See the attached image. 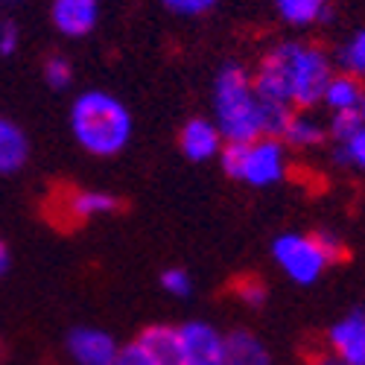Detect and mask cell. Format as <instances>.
<instances>
[{"label":"cell","mask_w":365,"mask_h":365,"mask_svg":"<svg viewBox=\"0 0 365 365\" xmlns=\"http://www.w3.org/2000/svg\"><path fill=\"white\" fill-rule=\"evenodd\" d=\"M71 132L88 155L111 158L132 140V114L108 91H85L71 106Z\"/></svg>","instance_id":"obj_1"},{"label":"cell","mask_w":365,"mask_h":365,"mask_svg":"<svg viewBox=\"0 0 365 365\" xmlns=\"http://www.w3.org/2000/svg\"><path fill=\"white\" fill-rule=\"evenodd\" d=\"M214 126L225 143H252L260 132V100L252 73L242 65H222L214 79Z\"/></svg>","instance_id":"obj_2"},{"label":"cell","mask_w":365,"mask_h":365,"mask_svg":"<svg viewBox=\"0 0 365 365\" xmlns=\"http://www.w3.org/2000/svg\"><path fill=\"white\" fill-rule=\"evenodd\" d=\"M287 85H289V100L298 108H313L322 103L324 88L333 79V65L322 47L301 44V41H284L278 44Z\"/></svg>","instance_id":"obj_3"},{"label":"cell","mask_w":365,"mask_h":365,"mask_svg":"<svg viewBox=\"0 0 365 365\" xmlns=\"http://www.w3.org/2000/svg\"><path fill=\"white\" fill-rule=\"evenodd\" d=\"M272 257H275L284 275L301 287L316 284L327 269V260L313 234H281L272 242Z\"/></svg>","instance_id":"obj_4"},{"label":"cell","mask_w":365,"mask_h":365,"mask_svg":"<svg viewBox=\"0 0 365 365\" xmlns=\"http://www.w3.org/2000/svg\"><path fill=\"white\" fill-rule=\"evenodd\" d=\"M287 173V149L278 138H257L246 143V164H242V178L252 187H269L281 181Z\"/></svg>","instance_id":"obj_5"},{"label":"cell","mask_w":365,"mask_h":365,"mask_svg":"<svg viewBox=\"0 0 365 365\" xmlns=\"http://www.w3.org/2000/svg\"><path fill=\"white\" fill-rule=\"evenodd\" d=\"M185 365H225V336L207 322H187L178 327Z\"/></svg>","instance_id":"obj_6"},{"label":"cell","mask_w":365,"mask_h":365,"mask_svg":"<svg viewBox=\"0 0 365 365\" xmlns=\"http://www.w3.org/2000/svg\"><path fill=\"white\" fill-rule=\"evenodd\" d=\"M68 354L76 365H114L120 348L111 333L100 327H73L68 336Z\"/></svg>","instance_id":"obj_7"},{"label":"cell","mask_w":365,"mask_h":365,"mask_svg":"<svg viewBox=\"0 0 365 365\" xmlns=\"http://www.w3.org/2000/svg\"><path fill=\"white\" fill-rule=\"evenodd\" d=\"M333 356L345 365H365V313L351 310L327 333Z\"/></svg>","instance_id":"obj_8"},{"label":"cell","mask_w":365,"mask_h":365,"mask_svg":"<svg viewBox=\"0 0 365 365\" xmlns=\"http://www.w3.org/2000/svg\"><path fill=\"white\" fill-rule=\"evenodd\" d=\"M53 26L68 38H82L97 26L100 0H53Z\"/></svg>","instance_id":"obj_9"},{"label":"cell","mask_w":365,"mask_h":365,"mask_svg":"<svg viewBox=\"0 0 365 365\" xmlns=\"http://www.w3.org/2000/svg\"><path fill=\"white\" fill-rule=\"evenodd\" d=\"M222 146H225V140H222L220 129L214 126V120L193 117L185 123V129H181V152L196 164L217 158L222 152Z\"/></svg>","instance_id":"obj_10"},{"label":"cell","mask_w":365,"mask_h":365,"mask_svg":"<svg viewBox=\"0 0 365 365\" xmlns=\"http://www.w3.org/2000/svg\"><path fill=\"white\" fill-rule=\"evenodd\" d=\"M29 158V140L18 123L0 117V175H15Z\"/></svg>","instance_id":"obj_11"},{"label":"cell","mask_w":365,"mask_h":365,"mask_svg":"<svg viewBox=\"0 0 365 365\" xmlns=\"http://www.w3.org/2000/svg\"><path fill=\"white\" fill-rule=\"evenodd\" d=\"M149 356L155 359L158 365H185L181 359V342H178V327H170V324H152L140 333L138 339Z\"/></svg>","instance_id":"obj_12"},{"label":"cell","mask_w":365,"mask_h":365,"mask_svg":"<svg viewBox=\"0 0 365 365\" xmlns=\"http://www.w3.org/2000/svg\"><path fill=\"white\" fill-rule=\"evenodd\" d=\"M225 365H272V356L252 330H231L225 336Z\"/></svg>","instance_id":"obj_13"},{"label":"cell","mask_w":365,"mask_h":365,"mask_svg":"<svg viewBox=\"0 0 365 365\" xmlns=\"http://www.w3.org/2000/svg\"><path fill=\"white\" fill-rule=\"evenodd\" d=\"M324 126L319 123V120L307 111H292L289 120H287V126L281 132V143H289L295 149H310V146H319L324 140Z\"/></svg>","instance_id":"obj_14"},{"label":"cell","mask_w":365,"mask_h":365,"mask_svg":"<svg viewBox=\"0 0 365 365\" xmlns=\"http://www.w3.org/2000/svg\"><path fill=\"white\" fill-rule=\"evenodd\" d=\"M362 100H365L362 85H359V79L351 76V73H339V76L333 73V79H330L327 88H324V97H322V103H324L330 111H356Z\"/></svg>","instance_id":"obj_15"},{"label":"cell","mask_w":365,"mask_h":365,"mask_svg":"<svg viewBox=\"0 0 365 365\" xmlns=\"http://www.w3.org/2000/svg\"><path fill=\"white\" fill-rule=\"evenodd\" d=\"M275 9L287 24L295 26L330 21V0H275Z\"/></svg>","instance_id":"obj_16"},{"label":"cell","mask_w":365,"mask_h":365,"mask_svg":"<svg viewBox=\"0 0 365 365\" xmlns=\"http://www.w3.org/2000/svg\"><path fill=\"white\" fill-rule=\"evenodd\" d=\"M117 210V199L106 190H76L68 196V214L73 220H91Z\"/></svg>","instance_id":"obj_17"},{"label":"cell","mask_w":365,"mask_h":365,"mask_svg":"<svg viewBox=\"0 0 365 365\" xmlns=\"http://www.w3.org/2000/svg\"><path fill=\"white\" fill-rule=\"evenodd\" d=\"M339 65L351 76H365V29L354 33L339 50Z\"/></svg>","instance_id":"obj_18"},{"label":"cell","mask_w":365,"mask_h":365,"mask_svg":"<svg viewBox=\"0 0 365 365\" xmlns=\"http://www.w3.org/2000/svg\"><path fill=\"white\" fill-rule=\"evenodd\" d=\"M292 108L289 106H278V103H260V132L263 138H281L287 120H289Z\"/></svg>","instance_id":"obj_19"},{"label":"cell","mask_w":365,"mask_h":365,"mask_svg":"<svg viewBox=\"0 0 365 365\" xmlns=\"http://www.w3.org/2000/svg\"><path fill=\"white\" fill-rule=\"evenodd\" d=\"M359 129H362V120H359V114H356V111H333V117H330V126H327L330 138L336 140V143L351 140V138H354Z\"/></svg>","instance_id":"obj_20"},{"label":"cell","mask_w":365,"mask_h":365,"mask_svg":"<svg viewBox=\"0 0 365 365\" xmlns=\"http://www.w3.org/2000/svg\"><path fill=\"white\" fill-rule=\"evenodd\" d=\"M336 161L351 164V167H356V170H365V126H362L351 140L339 143V149H336Z\"/></svg>","instance_id":"obj_21"},{"label":"cell","mask_w":365,"mask_h":365,"mask_svg":"<svg viewBox=\"0 0 365 365\" xmlns=\"http://www.w3.org/2000/svg\"><path fill=\"white\" fill-rule=\"evenodd\" d=\"M44 79H47V85L56 88V91L68 88V85L73 82V68H71V62H68V58H62V56H50L47 65H44Z\"/></svg>","instance_id":"obj_22"},{"label":"cell","mask_w":365,"mask_h":365,"mask_svg":"<svg viewBox=\"0 0 365 365\" xmlns=\"http://www.w3.org/2000/svg\"><path fill=\"white\" fill-rule=\"evenodd\" d=\"M220 164L225 170V175L231 178H242V164H246V143H225L220 152Z\"/></svg>","instance_id":"obj_23"},{"label":"cell","mask_w":365,"mask_h":365,"mask_svg":"<svg viewBox=\"0 0 365 365\" xmlns=\"http://www.w3.org/2000/svg\"><path fill=\"white\" fill-rule=\"evenodd\" d=\"M161 287H164V292H170V295H175V298H185V295H190V289H193V281H190V275L185 269H167L164 275H161Z\"/></svg>","instance_id":"obj_24"},{"label":"cell","mask_w":365,"mask_h":365,"mask_svg":"<svg viewBox=\"0 0 365 365\" xmlns=\"http://www.w3.org/2000/svg\"><path fill=\"white\" fill-rule=\"evenodd\" d=\"M313 237H316V242H319V249H322L327 266H330V263H339V260L345 257V246H342L339 234H333V231H316Z\"/></svg>","instance_id":"obj_25"},{"label":"cell","mask_w":365,"mask_h":365,"mask_svg":"<svg viewBox=\"0 0 365 365\" xmlns=\"http://www.w3.org/2000/svg\"><path fill=\"white\" fill-rule=\"evenodd\" d=\"M237 298L246 304V307H263L266 304V287L260 281H255V278L240 281L237 284Z\"/></svg>","instance_id":"obj_26"},{"label":"cell","mask_w":365,"mask_h":365,"mask_svg":"<svg viewBox=\"0 0 365 365\" xmlns=\"http://www.w3.org/2000/svg\"><path fill=\"white\" fill-rule=\"evenodd\" d=\"M164 6L175 15H205L217 6V0H164Z\"/></svg>","instance_id":"obj_27"},{"label":"cell","mask_w":365,"mask_h":365,"mask_svg":"<svg viewBox=\"0 0 365 365\" xmlns=\"http://www.w3.org/2000/svg\"><path fill=\"white\" fill-rule=\"evenodd\" d=\"M114 365H158V362L149 356V351H146L140 342H132V345H126V348H120Z\"/></svg>","instance_id":"obj_28"},{"label":"cell","mask_w":365,"mask_h":365,"mask_svg":"<svg viewBox=\"0 0 365 365\" xmlns=\"http://www.w3.org/2000/svg\"><path fill=\"white\" fill-rule=\"evenodd\" d=\"M18 47V33L15 26H4L0 29V56H12Z\"/></svg>","instance_id":"obj_29"},{"label":"cell","mask_w":365,"mask_h":365,"mask_svg":"<svg viewBox=\"0 0 365 365\" xmlns=\"http://www.w3.org/2000/svg\"><path fill=\"white\" fill-rule=\"evenodd\" d=\"M9 246H6V242L4 240H0V278H4L6 275V272H9Z\"/></svg>","instance_id":"obj_30"},{"label":"cell","mask_w":365,"mask_h":365,"mask_svg":"<svg viewBox=\"0 0 365 365\" xmlns=\"http://www.w3.org/2000/svg\"><path fill=\"white\" fill-rule=\"evenodd\" d=\"M316 365H345V362H339L336 356H327V359H319Z\"/></svg>","instance_id":"obj_31"},{"label":"cell","mask_w":365,"mask_h":365,"mask_svg":"<svg viewBox=\"0 0 365 365\" xmlns=\"http://www.w3.org/2000/svg\"><path fill=\"white\" fill-rule=\"evenodd\" d=\"M356 114H359V120H362V126H365V100L359 103V108H356Z\"/></svg>","instance_id":"obj_32"}]
</instances>
